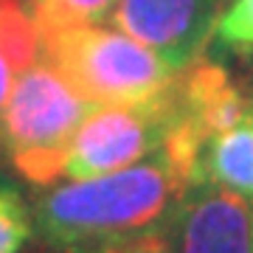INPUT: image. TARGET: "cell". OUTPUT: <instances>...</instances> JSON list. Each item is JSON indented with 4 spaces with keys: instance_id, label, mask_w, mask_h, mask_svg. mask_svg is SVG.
I'll use <instances>...</instances> for the list:
<instances>
[{
    "instance_id": "obj_14",
    "label": "cell",
    "mask_w": 253,
    "mask_h": 253,
    "mask_svg": "<svg viewBox=\"0 0 253 253\" xmlns=\"http://www.w3.org/2000/svg\"><path fill=\"white\" fill-rule=\"evenodd\" d=\"M11 65L9 59H6V54H3V48H0V110H3V104H6V99H9L11 93Z\"/></svg>"
},
{
    "instance_id": "obj_12",
    "label": "cell",
    "mask_w": 253,
    "mask_h": 253,
    "mask_svg": "<svg viewBox=\"0 0 253 253\" xmlns=\"http://www.w3.org/2000/svg\"><path fill=\"white\" fill-rule=\"evenodd\" d=\"M214 34L225 48L236 54L253 51V0H234L219 20L214 23Z\"/></svg>"
},
{
    "instance_id": "obj_8",
    "label": "cell",
    "mask_w": 253,
    "mask_h": 253,
    "mask_svg": "<svg viewBox=\"0 0 253 253\" xmlns=\"http://www.w3.org/2000/svg\"><path fill=\"white\" fill-rule=\"evenodd\" d=\"M203 180L253 200V110L239 124L208 141L203 152Z\"/></svg>"
},
{
    "instance_id": "obj_5",
    "label": "cell",
    "mask_w": 253,
    "mask_h": 253,
    "mask_svg": "<svg viewBox=\"0 0 253 253\" xmlns=\"http://www.w3.org/2000/svg\"><path fill=\"white\" fill-rule=\"evenodd\" d=\"M172 253H253V200L219 183L191 186L174 206Z\"/></svg>"
},
{
    "instance_id": "obj_6",
    "label": "cell",
    "mask_w": 253,
    "mask_h": 253,
    "mask_svg": "<svg viewBox=\"0 0 253 253\" xmlns=\"http://www.w3.org/2000/svg\"><path fill=\"white\" fill-rule=\"evenodd\" d=\"M110 14L116 28L186 68L208 31L211 0H116Z\"/></svg>"
},
{
    "instance_id": "obj_7",
    "label": "cell",
    "mask_w": 253,
    "mask_h": 253,
    "mask_svg": "<svg viewBox=\"0 0 253 253\" xmlns=\"http://www.w3.org/2000/svg\"><path fill=\"white\" fill-rule=\"evenodd\" d=\"M174 110L197 129L208 146L214 135L239 124L253 110V101L239 93L225 68L208 59H191L174 84Z\"/></svg>"
},
{
    "instance_id": "obj_13",
    "label": "cell",
    "mask_w": 253,
    "mask_h": 253,
    "mask_svg": "<svg viewBox=\"0 0 253 253\" xmlns=\"http://www.w3.org/2000/svg\"><path fill=\"white\" fill-rule=\"evenodd\" d=\"M96 253H172V251H169V239L166 236L158 234V231H149V234L138 236V239L110 245V248H101Z\"/></svg>"
},
{
    "instance_id": "obj_3",
    "label": "cell",
    "mask_w": 253,
    "mask_h": 253,
    "mask_svg": "<svg viewBox=\"0 0 253 253\" xmlns=\"http://www.w3.org/2000/svg\"><path fill=\"white\" fill-rule=\"evenodd\" d=\"M93 110L48 59H37L17 73L0 110V138L9 158L28 183L59 180L82 118Z\"/></svg>"
},
{
    "instance_id": "obj_4",
    "label": "cell",
    "mask_w": 253,
    "mask_h": 253,
    "mask_svg": "<svg viewBox=\"0 0 253 253\" xmlns=\"http://www.w3.org/2000/svg\"><path fill=\"white\" fill-rule=\"evenodd\" d=\"M174 90L163 99L141 104H93L71 141L65 174L73 180L110 174L158 152Z\"/></svg>"
},
{
    "instance_id": "obj_11",
    "label": "cell",
    "mask_w": 253,
    "mask_h": 253,
    "mask_svg": "<svg viewBox=\"0 0 253 253\" xmlns=\"http://www.w3.org/2000/svg\"><path fill=\"white\" fill-rule=\"evenodd\" d=\"M31 217L9 183H0V253H20L31 239Z\"/></svg>"
},
{
    "instance_id": "obj_2",
    "label": "cell",
    "mask_w": 253,
    "mask_h": 253,
    "mask_svg": "<svg viewBox=\"0 0 253 253\" xmlns=\"http://www.w3.org/2000/svg\"><path fill=\"white\" fill-rule=\"evenodd\" d=\"M42 59L93 104H141L174 90L183 68L121 28L96 23H37Z\"/></svg>"
},
{
    "instance_id": "obj_1",
    "label": "cell",
    "mask_w": 253,
    "mask_h": 253,
    "mask_svg": "<svg viewBox=\"0 0 253 253\" xmlns=\"http://www.w3.org/2000/svg\"><path fill=\"white\" fill-rule=\"evenodd\" d=\"M183 194L169 163L152 152L149 161L48 191L37 206V231L65 253H96L158 231Z\"/></svg>"
},
{
    "instance_id": "obj_15",
    "label": "cell",
    "mask_w": 253,
    "mask_h": 253,
    "mask_svg": "<svg viewBox=\"0 0 253 253\" xmlns=\"http://www.w3.org/2000/svg\"><path fill=\"white\" fill-rule=\"evenodd\" d=\"M0 183H3V180H0Z\"/></svg>"
},
{
    "instance_id": "obj_10",
    "label": "cell",
    "mask_w": 253,
    "mask_h": 253,
    "mask_svg": "<svg viewBox=\"0 0 253 253\" xmlns=\"http://www.w3.org/2000/svg\"><path fill=\"white\" fill-rule=\"evenodd\" d=\"M116 0H31L37 23H99Z\"/></svg>"
},
{
    "instance_id": "obj_9",
    "label": "cell",
    "mask_w": 253,
    "mask_h": 253,
    "mask_svg": "<svg viewBox=\"0 0 253 253\" xmlns=\"http://www.w3.org/2000/svg\"><path fill=\"white\" fill-rule=\"evenodd\" d=\"M0 48L14 73L42 59L40 26L26 0H0Z\"/></svg>"
}]
</instances>
